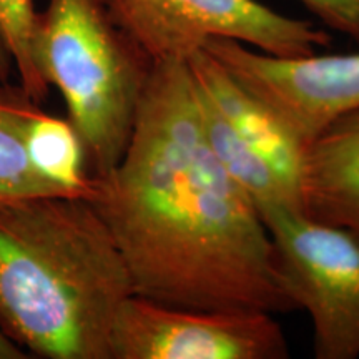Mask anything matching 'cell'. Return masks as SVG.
Listing matches in <instances>:
<instances>
[{
	"label": "cell",
	"mask_w": 359,
	"mask_h": 359,
	"mask_svg": "<svg viewBox=\"0 0 359 359\" xmlns=\"http://www.w3.org/2000/svg\"><path fill=\"white\" fill-rule=\"evenodd\" d=\"M95 180L133 293L187 309L294 311L262 215L210 150L187 58L155 62L127 150Z\"/></svg>",
	"instance_id": "1"
},
{
	"label": "cell",
	"mask_w": 359,
	"mask_h": 359,
	"mask_svg": "<svg viewBox=\"0 0 359 359\" xmlns=\"http://www.w3.org/2000/svg\"><path fill=\"white\" fill-rule=\"evenodd\" d=\"M132 278L92 201L0 203V327L29 356L111 359V327Z\"/></svg>",
	"instance_id": "2"
},
{
	"label": "cell",
	"mask_w": 359,
	"mask_h": 359,
	"mask_svg": "<svg viewBox=\"0 0 359 359\" xmlns=\"http://www.w3.org/2000/svg\"><path fill=\"white\" fill-rule=\"evenodd\" d=\"M30 53L37 74L64 97L90 175H109L127 150L154 58L105 0H48L35 17Z\"/></svg>",
	"instance_id": "3"
},
{
	"label": "cell",
	"mask_w": 359,
	"mask_h": 359,
	"mask_svg": "<svg viewBox=\"0 0 359 359\" xmlns=\"http://www.w3.org/2000/svg\"><path fill=\"white\" fill-rule=\"evenodd\" d=\"M278 271L296 309L313 321L316 359L359 356V240L290 208L263 215Z\"/></svg>",
	"instance_id": "4"
},
{
	"label": "cell",
	"mask_w": 359,
	"mask_h": 359,
	"mask_svg": "<svg viewBox=\"0 0 359 359\" xmlns=\"http://www.w3.org/2000/svg\"><path fill=\"white\" fill-rule=\"evenodd\" d=\"M154 62L187 58L212 39H230L278 57L327 47L325 30L273 11L259 0H105Z\"/></svg>",
	"instance_id": "5"
},
{
	"label": "cell",
	"mask_w": 359,
	"mask_h": 359,
	"mask_svg": "<svg viewBox=\"0 0 359 359\" xmlns=\"http://www.w3.org/2000/svg\"><path fill=\"white\" fill-rule=\"evenodd\" d=\"M273 313L187 309L130 294L111 327V359H286Z\"/></svg>",
	"instance_id": "6"
},
{
	"label": "cell",
	"mask_w": 359,
	"mask_h": 359,
	"mask_svg": "<svg viewBox=\"0 0 359 359\" xmlns=\"http://www.w3.org/2000/svg\"><path fill=\"white\" fill-rule=\"evenodd\" d=\"M201 48L303 148L336 118L359 110V52L278 57L230 39Z\"/></svg>",
	"instance_id": "7"
},
{
	"label": "cell",
	"mask_w": 359,
	"mask_h": 359,
	"mask_svg": "<svg viewBox=\"0 0 359 359\" xmlns=\"http://www.w3.org/2000/svg\"><path fill=\"white\" fill-rule=\"evenodd\" d=\"M302 212L359 240V110L336 118L304 148Z\"/></svg>",
	"instance_id": "8"
},
{
	"label": "cell",
	"mask_w": 359,
	"mask_h": 359,
	"mask_svg": "<svg viewBox=\"0 0 359 359\" xmlns=\"http://www.w3.org/2000/svg\"><path fill=\"white\" fill-rule=\"evenodd\" d=\"M43 114L27 92L0 80V203L35 196H67L39 172L30 158L29 138Z\"/></svg>",
	"instance_id": "9"
},
{
	"label": "cell",
	"mask_w": 359,
	"mask_h": 359,
	"mask_svg": "<svg viewBox=\"0 0 359 359\" xmlns=\"http://www.w3.org/2000/svg\"><path fill=\"white\" fill-rule=\"evenodd\" d=\"M35 17L34 0H0V39L12 58L22 88L34 102L42 103L50 87L37 74L30 53Z\"/></svg>",
	"instance_id": "10"
},
{
	"label": "cell",
	"mask_w": 359,
	"mask_h": 359,
	"mask_svg": "<svg viewBox=\"0 0 359 359\" xmlns=\"http://www.w3.org/2000/svg\"><path fill=\"white\" fill-rule=\"evenodd\" d=\"M323 24L359 43V0H299Z\"/></svg>",
	"instance_id": "11"
},
{
	"label": "cell",
	"mask_w": 359,
	"mask_h": 359,
	"mask_svg": "<svg viewBox=\"0 0 359 359\" xmlns=\"http://www.w3.org/2000/svg\"><path fill=\"white\" fill-rule=\"evenodd\" d=\"M30 358L24 349L17 346L12 339H8L0 327V359H27Z\"/></svg>",
	"instance_id": "12"
},
{
	"label": "cell",
	"mask_w": 359,
	"mask_h": 359,
	"mask_svg": "<svg viewBox=\"0 0 359 359\" xmlns=\"http://www.w3.org/2000/svg\"><path fill=\"white\" fill-rule=\"evenodd\" d=\"M13 70V65H12V58L8 55L6 45H4L2 39H0V80H6L8 79V74Z\"/></svg>",
	"instance_id": "13"
}]
</instances>
